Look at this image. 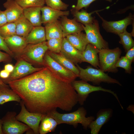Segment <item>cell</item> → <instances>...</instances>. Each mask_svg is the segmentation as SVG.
Wrapping results in <instances>:
<instances>
[{"mask_svg": "<svg viewBox=\"0 0 134 134\" xmlns=\"http://www.w3.org/2000/svg\"><path fill=\"white\" fill-rule=\"evenodd\" d=\"M8 84L32 112L46 114L58 108L69 111L78 102L71 82L46 66Z\"/></svg>", "mask_w": 134, "mask_h": 134, "instance_id": "1", "label": "cell"}, {"mask_svg": "<svg viewBox=\"0 0 134 134\" xmlns=\"http://www.w3.org/2000/svg\"><path fill=\"white\" fill-rule=\"evenodd\" d=\"M86 110L83 107H81L76 111L70 113H61L57 110H54L47 114L54 119L58 125L66 124L72 125L75 128L79 123L86 130L90 123L95 119L94 116L86 117Z\"/></svg>", "mask_w": 134, "mask_h": 134, "instance_id": "2", "label": "cell"}, {"mask_svg": "<svg viewBox=\"0 0 134 134\" xmlns=\"http://www.w3.org/2000/svg\"><path fill=\"white\" fill-rule=\"evenodd\" d=\"M79 70V76L82 80L86 82H90L93 84L99 85L101 82L121 84L116 79L108 76L100 69L95 68L89 66L85 69L80 67L77 64L75 65Z\"/></svg>", "mask_w": 134, "mask_h": 134, "instance_id": "3", "label": "cell"}, {"mask_svg": "<svg viewBox=\"0 0 134 134\" xmlns=\"http://www.w3.org/2000/svg\"><path fill=\"white\" fill-rule=\"evenodd\" d=\"M121 53V50L118 47L112 49L103 48L100 50V69L104 72H117L118 70L115 65Z\"/></svg>", "mask_w": 134, "mask_h": 134, "instance_id": "4", "label": "cell"}, {"mask_svg": "<svg viewBox=\"0 0 134 134\" xmlns=\"http://www.w3.org/2000/svg\"><path fill=\"white\" fill-rule=\"evenodd\" d=\"M48 50L45 41L37 44H27L20 54L21 59L26 61L44 66V57Z\"/></svg>", "mask_w": 134, "mask_h": 134, "instance_id": "5", "label": "cell"}, {"mask_svg": "<svg viewBox=\"0 0 134 134\" xmlns=\"http://www.w3.org/2000/svg\"><path fill=\"white\" fill-rule=\"evenodd\" d=\"M71 84L73 88L77 92L78 102L81 105L84 104L89 94L91 93L100 91L109 93L112 94L116 98L122 107L116 94L111 90L105 89L100 86L92 85L83 80L72 81Z\"/></svg>", "mask_w": 134, "mask_h": 134, "instance_id": "6", "label": "cell"}, {"mask_svg": "<svg viewBox=\"0 0 134 134\" xmlns=\"http://www.w3.org/2000/svg\"><path fill=\"white\" fill-rule=\"evenodd\" d=\"M14 111H8L1 119L3 134H22L31 129L18 121Z\"/></svg>", "mask_w": 134, "mask_h": 134, "instance_id": "7", "label": "cell"}, {"mask_svg": "<svg viewBox=\"0 0 134 134\" xmlns=\"http://www.w3.org/2000/svg\"><path fill=\"white\" fill-rule=\"evenodd\" d=\"M83 27L89 43L99 50L109 48L108 43L103 39L100 34L99 23L97 20L95 19L91 23L83 25Z\"/></svg>", "mask_w": 134, "mask_h": 134, "instance_id": "8", "label": "cell"}, {"mask_svg": "<svg viewBox=\"0 0 134 134\" xmlns=\"http://www.w3.org/2000/svg\"><path fill=\"white\" fill-rule=\"evenodd\" d=\"M20 103L21 110L16 115L17 119L28 125L33 130L34 134H39V126L44 114L30 112L26 109L22 100Z\"/></svg>", "mask_w": 134, "mask_h": 134, "instance_id": "9", "label": "cell"}, {"mask_svg": "<svg viewBox=\"0 0 134 134\" xmlns=\"http://www.w3.org/2000/svg\"><path fill=\"white\" fill-rule=\"evenodd\" d=\"M102 20V26L107 32L117 34L123 33L126 30L127 26L132 24L134 21V15L130 13L125 18L117 21H108L101 17L98 12H96Z\"/></svg>", "mask_w": 134, "mask_h": 134, "instance_id": "10", "label": "cell"}, {"mask_svg": "<svg viewBox=\"0 0 134 134\" xmlns=\"http://www.w3.org/2000/svg\"><path fill=\"white\" fill-rule=\"evenodd\" d=\"M43 59L44 66L49 67L62 78L71 82L78 77L72 72L64 68L54 60L46 52Z\"/></svg>", "mask_w": 134, "mask_h": 134, "instance_id": "11", "label": "cell"}, {"mask_svg": "<svg viewBox=\"0 0 134 134\" xmlns=\"http://www.w3.org/2000/svg\"><path fill=\"white\" fill-rule=\"evenodd\" d=\"M43 67L37 68L34 67L32 64L21 59L16 65L13 71L10 73L8 78L5 82V84L39 71Z\"/></svg>", "mask_w": 134, "mask_h": 134, "instance_id": "12", "label": "cell"}, {"mask_svg": "<svg viewBox=\"0 0 134 134\" xmlns=\"http://www.w3.org/2000/svg\"><path fill=\"white\" fill-rule=\"evenodd\" d=\"M59 53L75 65L83 62L82 52L73 46L66 37L63 38L62 49Z\"/></svg>", "mask_w": 134, "mask_h": 134, "instance_id": "13", "label": "cell"}, {"mask_svg": "<svg viewBox=\"0 0 134 134\" xmlns=\"http://www.w3.org/2000/svg\"><path fill=\"white\" fill-rule=\"evenodd\" d=\"M113 110L110 108L102 109L97 113L95 120L92 121L88 127L91 134H98L102 126L106 123L111 117Z\"/></svg>", "mask_w": 134, "mask_h": 134, "instance_id": "14", "label": "cell"}, {"mask_svg": "<svg viewBox=\"0 0 134 134\" xmlns=\"http://www.w3.org/2000/svg\"><path fill=\"white\" fill-rule=\"evenodd\" d=\"M61 17L60 21L62 27L63 37L84 31L83 25L77 21L74 18L70 19L65 16Z\"/></svg>", "mask_w": 134, "mask_h": 134, "instance_id": "15", "label": "cell"}, {"mask_svg": "<svg viewBox=\"0 0 134 134\" xmlns=\"http://www.w3.org/2000/svg\"><path fill=\"white\" fill-rule=\"evenodd\" d=\"M3 5L7 22H14L23 14V9L15 0H7Z\"/></svg>", "mask_w": 134, "mask_h": 134, "instance_id": "16", "label": "cell"}, {"mask_svg": "<svg viewBox=\"0 0 134 134\" xmlns=\"http://www.w3.org/2000/svg\"><path fill=\"white\" fill-rule=\"evenodd\" d=\"M41 22L45 24L52 22L63 16H68L69 14V11L59 10L51 8L47 6L41 8Z\"/></svg>", "mask_w": 134, "mask_h": 134, "instance_id": "17", "label": "cell"}, {"mask_svg": "<svg viewBox=\"0 0 134 134\" xmlns=\"http://www.w3.org/2000/svg\"><path fill=\"white\" fill-rule=\"evenodd\" d=\"M100 50L89 43L82 53L83 62L89 63L97 68H100L99 53Z\"/></svg>", "mask_w": 134, "mask_h": 134, "instance_id": "18", "label": "cell"}, {"mask_svg": "<svg viewBox=\"0 0 134 134\" xmlns=\"http://www.w3.org/2000/svg\"><path fill=\"white\" fill-rule=\"evenodd\" d=\"M9 49L13 53H20L27 45L26 39L16 34L4 38Z\"/></svg>", "mask_w": 134, "mask_h": 134, "instance_id": "19", "label": "cell"}, {"mask_svg": "<svg viewBox=\"0 0 134 134\" xmlns=\"http://www.w3.org/2000/svg\"><path fill=\"white\" fill-rule=\"evenodd\" d=\"M27 44H36L45 41L44 27L41 26L34 27L25 38Z\"/></svg>", "mask_w": 134, "mask_h": 134, "instance_id": "20", "label": "cell"}, {"mask_svg": "<svg viewBox=\"0 0 134 134\" xmlns=\"http://www.w3.org/2000/svg\"><path fill=\"white\" fill-rule=\"evenodd\" d=\"M44 24L46 40L63 38L62 27L58 19Z\"/></svg>", "mask_w": 134, "mask_h": 134, "instance_id": "21", "label": "cell"}, {"mask_svg": "<svg viewBox=\"0 0 134 134\" xmlns=\"http://www.w3.org/2000/svg\"><path fill=\"white\" fill-rule=\"evenodd\" d=\"M65 37L73 46L82 53L89 43L85 34L82 32L68 35Z\"/></svg>", "mask_w": 134, "mask_h": 134, "instance_id": "22", "label": "cell"}, {"mask_svg": "<svg viewBox=\"0 0 134 134\" xmlns=\"http://www.w3.org/2000/svg\"><path fill=\"white\" fill-rule=\"evenodd\" d=\"M46 52L54 60L64 68L73 72L79 77L80 71L75 64L60 53H55L48 50Z\"/></svg>", "mask_w": 134, "mask_h": 134, "instance_id": "23", "label": "cell"}, {"mask_svg": "<svg viewBox=\"0 0 134 134\" xmlns=\"http://www.w3.org/2000/svg\"><path fill=\"white\" fill-rule=\"evenodd\" d=\"M41 8L34 7L23 9V14L34 27L41 26Z\"/></svg>", "mask_w": 134, "mask_h": 134, "instance_id": "24", "label": "cell"}, {"mask_svg": "<svg viewBox=\"0 0 134 134\" xmlns=\"http://www.w3.org/2000/svg\"><path fill=\"white\" fill-rule=\"evenodd\" d=\"M14 22L16 34L25 38L34 27L23 14Z\"/></svg>", "mask_w": 134, "mask_h": 134, "instance_id": "25", "label": "cell"}, {"mask_svg": "<svg viewBox=\"0 0 134 134\" xmlns=\"http://www.w3.org/2000/svg\"><path fill=\"white\" fill-rule=\"evenodd\" d=\"M39 124V134H46L54 131L58 125L56 120L47 114L44 115Z\"/></svg>", "mask_w": 134, "mask_h": 134, "instance_id": "26", "label": "cell"}, {"mask_svg": "<svg viewBox=\"0 0 134 134\" xmlns=\"http://www.w3.org/2000/svg\"><path fill=\"white\" fill-rule=\"evenodd\" d=\"M82 9L81 11H79L73 7L71 10V12L74 18L77 22L84 25L92 23L95 19V17L92 16V14L103 10H95L88 13L86 10Z\"/></svg>", "mask_w": 134, "mask_h": 134, "instance_id": "27", "label": "cell"}, {"mask_svg": "<svg viewBox=\"0 0 134 134\" xmlns=\"http://www.w3.org/2000/svg\"><path fill=\"white\" fill-rule=\"evenodd\" d=\"M9 86L0 85V105L9 101L20 102L21 99Z\"/></svg>", "mask_w": 134, "mask_h": 134, "instance_id": "28", "label": "cell"}, {"mask_svg": "<svg viewBox=\"0 0 134 134\" xmlns=\"http://www.w3.org/2000/svg\"><path fill=\"white\" fill-rule=\"evenodd\" d=\"M117 34L120 37V40L119 42L122 45L125 52L134 46V41L131 33L126 30L123 33Z\"/></svg>", "mask_w": 134, "mask_h": 134, "instance_id": "29", "label": "cell"}, {"mask_svg": "<svg viewBox=\"0 0 134 134\" xmlns=\"http://www.w3.org/2000/svg\"><path fill=\"white\" fill-rule=\"evenodd\" d=\"M16 34L14 22H7L0 27V35L4 38Z\"/></svg>", "mask_w": 134, "mask_h": 134, "instance_id": "30", "label": "cell"}, {"mask_svg": "<svg viewBox=\"0 0 134 134\" xmlns=\"http://www.w3.org/2000/svg\"><path fill=\"white\" fill-rule=\"evenodd\" d=\"M23 9L34 7H41L45 4V0H15Z\"/></svg>", "mask_w": 134, "mask_h": 134, "instance_id": "31", "label": "cell"}, {"mask_svg": "<svg viewBox=\"0 0 134 134\" xmlns=\"http://www.w3.org/2000/svg\"><path fill=\"white\" fill-rule=\"evenodd\" d=\"M63 38H53L48 40L46 44L48 50L54 53H59L62 49Z\"/></svg>", "mask_w": 134, "mask_h": 134, "instance_id": "32", "label": "cell"}, {"mask_svg": "<svg viewBox=\"0 0 134 134\" xmlns=\"http://www.w3.org/2000/svg\"><path fill=\"white\" fill-rule=\"evenodd\" d=\"M132 63L125 56H122L118 60L115 66L117 68H122L125 69L126 73L131 74L132 70Z\"/></svg>", "mask_w": 134, "mask_h": 134, "instance_id": "33", "label": "cell"}, {"mask_svg": "<svg viewBox=\"0 0 134 134\" xmlns=\"http://www.w3.org/2000/svg\"><path fill=\"white\" fill-rule=\"evenodd\" d=\"M47 6L53 8L60 10H67L69 5L63 2L61 0H45Z\"/></svg>", "mask_w": 134, "mask_h": 134, "instance_id": "34", "label": "cell"}, {"mask_svg": "<svg viewBox=\"0 0 134 134\" xmlns=\"http://www.w3.org/2000/svg\"><path fill=\"white\" fill-rule=\"evenodd\" d=\"M96 0H77L76 5L74 8L76 10L79 11L83 8H87L93 2ZM111 2L112 0H105Z\"/></svg>", "mask_w": 134, "mask_h": 134, "instance_id": "35", "label": "cell"}, {"mask_svg": "<svg viewBox=\"0 0 134 134\" xmlns=\"http://www.w3.org/2000/svg\"><path fill=\"white\" fill-rule=\"evenodd\" d=\"M0 50L5 51L11 56H13V53L9 49L5 42L4 38L0 35Z\"/></svg>", "mask_w": 134, "mask_h": 134, "instance_id": "36", "label": "cell"}, {"mask_svg": "<svg viewBox=\"0 0 134 134\" xmlns=\"http://www.w3.org/2000/svg\"><path fill=\"white\" fill-rule=\"evenodd\" d=\"M125 56L131 62L134 60V46L126 52Z\"/></svg>", "mask_w": 134, "mask_h": 134, "instance_id": "37", "label": "cell"}, {"mask_svg": "<svg viewBox=\"0 0 134 134\" xmlns=\"http://www.w3.org/2000/svg\"><path fill=\"white\" fill-rule=\"evenodd\" d=\"M11 56L7 53L0 51V63L2 62H8L11 60Z\"/></svg>", "mask_w": 134, "mask_h": 134, "instance_id": "38", "label": "cell"}, {"mask_svg": "<svg viewBox=\"0 0 134 134\" xmlns=\"http://www.w3.org/2000/svg\"><path fill=\"white\" fill-rule=\"evenodd\" d=\"M10 74V73L4 69L0 71V78L4 83L9 78Z\"/></svg>", "mask_w": 134, "mask_h": 134, "instance_id": "39", "label": "cell"}, {"mask_svg": "<svg viewBox=\"0 0 134 134\" xmlns=\"http://www.w3.org/2000/svg\"><path fill=\"white\" fill-rule=\"evenodd\" d=\"M7 22L4 11L0 9V27Z\"/></svg>", "mask_w": 134, "mask_h": 134, "instance_id": "40", "label": "cell"}, {"mask_svg": "<svg viewBox=\"0 0 134 134\" xmlns=\"http://www.w3.org/2000/svg\"><path fill=\"white\" fill-rule=\"evenodd\" d=\"M14 68V67L10 64H7L4 66V69L10 73L13 71Z\"/></svg>", "mask_w": 134, "mask_h": 134, "instance_id": "41", "label": "cell"}, {"mask_svg": "<svg viewBox=\"0 0 134 134\" xmlns=\"http://www.w3.org/2000/svg\"><path fill=\"white\" fill-rule=\"evenodd\" d=\"M134 105H129L127 108V110L133 112L134 114Z\"/></svg>", "mask_w": 134, "mask_h": 134, "instance_id": "42", "label": "cell"}, {"mask_svg": "<svg viewBox=\"0 0 134 134\" xmlns=\"http://www.w3.org/2000/svg\"><path fill=\"white\" fill-rule=\"evenodd\" d=\"M0 134H3L2 130V121L0 119Z\"/></svg>", "mask_w": 134, "mask_h": 134, "instance_id": "43", "label": "cell"}, {"mask_svg": "<svg viewBox=\"0 0 134 134\" xmlns=\"http://www.w3.org/2000/svg\"><path fill=\"white\" fill-rule=\"evenodd\" d=\"M0 85L2 86H7V85L6 84L4 83L1 79L0 78Z\"/></svg>", "mask_w": 134, "mask_h": 134, "instance_id": "44", "label": "cell"}]
</instances>
